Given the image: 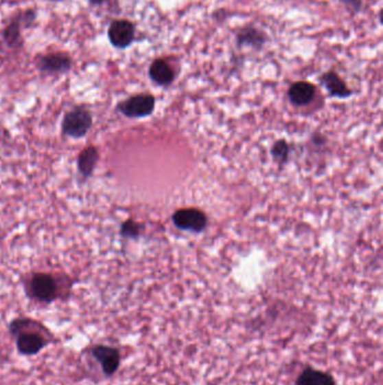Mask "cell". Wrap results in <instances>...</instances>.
Masks as SVG:
<instances>
[{"mask_svg":"<svg viewBox=\"0 0 383 385\" xmlns=\"http://www.w3.org/2000/svg\"><path fill=\"white\" fill-rule=\"evenodd\" d=\"M235 42L240 49L250 47V49L261 50L268 42V34L257 26L245 25L240 28V31L235 36Z\"/></svg>","mask_w":383,"mask_h":385,"instance_id":"obj_10","label":"cell"},{"mask_svg":"<svg viewBox=\"0 0 383 385\" xmlns=\"http://www.w3.org/2000/svg\"><path fill=\"white\" fill-rule=\"evenodd\" d=\"M338 1L347 7L353 14L361 13L363 5H364L363 0H338Z\"/></svg>","mask_w":383,"mask_h":385,"instance_id":"obj_18","label":"cell"},{"mask_svg":"<svg viewBox=\"0 0 383 385\" xmlns=\"http://www.w3.org/2000/svg\"><path fill=\"white\" fill-rule=\"evenodd\" d=\"M37 13L34 10H21L12 16L8 25L3 28V38L7 47L10 49H19L24 44L23 31L32 28L36 22Z\"/></svg>","mask_w":383,"mask_h":385,"instance_id":"obj_2","label":"cell"},{"mask_svg":"<svg viewBox=\"0 0 383 385\" xmlns=\"http://www.w3.org/2000/svg\"><path fill=\"white\" fill-rule=\"evenodd\" d=\"M315 94V85L310 84L308 81H297L289 88L288 96L294 105L305 106L314 100Z\"/></svg>","mask_w":383,"mask_h":385,"instance_id":"obj_13","label":"cell"},{"mask_svg":"<svg viewBox=\"0 0 383 385\" xmlns=\"http://www.w3.org/2000/svg\"><path fill=\"white\" fill-rule=\"evenodd\" d=\"M47 1H53V3H61V1H65V0H47Z\"/></svg>","mask_w":383,"mask_h":385,"instance_id":"obj_20","label":"cell"},{"mask_svg":"<svg viewBox=\"0 0 383 385\" xmlns=\"http://www.w3.org/2000/svg\"><path fill=\"white\" fill-rule=\"evenodd\" d=\"M136 26L128 19H115L111 23L107 35L111 45L118 50H125L135 41Z\"/></svg>","mask_w":383,"mask_h":385,"instance_id":"obj_5","label":"cell"},{"mask_svg":"<svg viewBox=\"0 0 383 385\" xmlns=\"http://www.w3.org/2000/svg\"><path fill=\"white\" fill-rule=\"evenodd\" d=\"M319 82L324 86L325 89L327 90L332 97L347 98L352 95V90L347 87L345 81L337 75L336 72H325L319 78Z\"/></svg>","mask_w":383,"mask_h":385,"instance_id":"obj_12","label":"cell"},{"mask_svg":"<svg viewBox=\"0 0 383 385\" xmlns=\"http://www.w3.org/2000/svg\"><path fill=\"white\" fill-rule=\"evenodd\" d=\"M288 155H289V146L284 140L278 141L272 148V155L278 162H286L288 159Z\"/></svg>","mask_w":383,"mask_h":385,"instance_id":"obj_17","label":"cell"},{"mask_svg":"<svg viewBox=\"0 0 383 385\" xmlns=\"http://www.w3.org/2000/svg\"><path fill=\"white\" fill-rule=\"evenodd\" d=\"M36 68L47 75H63L72 68V58L67 52L40 54L35 59Z\"/></svg>","mask_w":383,"mask_h":385,"instance_id":"obj_7","label":"cell"},{"mask_svg":"<svg viewBox=\"0 0 383 385\" xmlns=\"http://www.w3.org/2000/svg\"><path fill=\"white\" fill-rule=\"evenodd\" d=\"M99 160L98 150L95 146H88L78 158V169L84 178L93 175Z\"/></svg>","mask_w":383,"mask_h":385,"instance_id":"obj_15","label":"cell"},{"mask_svg":"<svg viewBox=\"0 0 383 385\" xmlns=\"http://www.w3.org/2000/svg\"><path fill=\"white\" fill-rule=\"evenodd\" d=\"M93 125V116L89 111L78 107L69 112L63 118L62 131L67 137L79 139L89 132Z\"/></svg>","mask_w":383,"mask_h":385,"instance_id":"obj_3","label":"cell"},{"mask_svg":"<svg viewBox=\"0 0 383 385\" xmlns=\"http://www.w3.org/2000/svg\"><path fill=\"white\" fill-rule=\"evenodd\" d=\"M10 333L16 340V349L22 356H35L49 344L52 333L38 321L30 318H17L10 323Z\"/></svg>","mask_w":383,"mask_h":385,"instance_id":"obj_1","label":"cell"},{"mask_svg":"<svg viewBox=\"0 0 383 385\" xmlns=\"http://www.w3.org/2000/svg\"><path fill=\"white\" fill-rule=\"evenodd\" d=\"M139 233H141V226L132 219L127 220L121 226V234L125 238H137Z\"/></svg>","mask_w":383,"mask_h":385,"instance_id":"obj_16","label":"cell"},{"mask_svg":"<svg viewBox=\"0 0 383 385\" xmlns=\"http://www.w3.org/2000/svg\"><path fill=\"white\" fill-rule=\"evenodd\" d=\"M111 0H88L90 6L91 7H102L106 3H111ZM116 1V0H115Z\"/></svg>","mask_w":383,"mask_h":385,"instance_id":"obj_19","label":"cell"},{"mask_svg":"<svg viewBox=\"0 0 383 385\" xmlns=\"http://www.w3.org/2000/svg\"><path fill=\"white\" fill-rule=\"evenodd\" d=\"M155 107V98L148 94L130 97L118 104L117 109L123 116L130 118L151 116Z\"/></svg>","mask_w":383,"mask_h":385,"instance_id":"obj_6","label":"cell"},{"mask_svg":"<svg viewBox=\"0 0 383 385\" xmlns=\"http://www.w3.org/2000/svg\"><path fill=\"white\" fill-rule=\"evenodd\" d=\"M32 298L42 303H51L58 298V284L49 274H35L30 284Z\"/></svg>","mask_w":383,"mask_h":385,"instance_id":"obj_8","label":"cell"},{"mask_svg":"<svg viewBox=\"0 0 383 385\" xmlns=\"http://www.w3.org/2000/svg\"><path fill=\"white\" fill-rule=\"evenodd\" d=\"M89 353L90 356L99 364L100 370L106 377L114 375L121 366V351L116 347L98 344L90 347Z\"/></svg>","mask_w":383,"mask_h":385,"instance_id":"obj_4","label":"cell"},{"mask_svg":"<svg viewBox=\"0 0 383 385\" xmlns=\"http://www.w3.org/2000/svg\"><path fill=\"white\" fill-rule=\"evenodd\" d=\"M173 223L181 230L200 232L207 224V217L196 208H183L176 211L172 217Z\"/></svg>","mask_w":383,"mask_h":385,"instance_id":"obj_9","label":"cell"},{"mask_svg":"<svg viewBox=\"0 0 383 385\" xmlns=\"http://www.w3.org/2000/svg\"><path fill=\"white\" fill-rule=\"evenodd\" d=\"M296 385H336V383L328 373L308 367L298 376Z\"/></svg>","mask_w":383,"mask_h":385,"instance_id":"obj_14","label":"cell"},{"mask_svg":"<svg viewBox=\"0 0 383 385\" xmlns=\"http://www.w3.org/2000/svg\"><path fill=\"white\" fill-rule=\"evenodd\" d=\"M148 76L159 86H169L176 79V74L167 60L155 59L150 65Z\"/></svg>","mask_w":383,"mask_h":385,"instance_id":"obj_11","label":"cell"}]
</instances>
